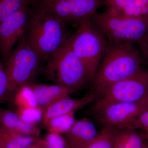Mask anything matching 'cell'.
Instances as JSON below:
<instances>
[{"label":"cell","mask_w":148,"mask_h":148,"mask_svg":"<svg viewBox=\"0 0 148 148\" xmlns=\"http://www.w3.org/2000/svg\"><path fill=\"white\" fill-rule=\"evenodd\" d=\"M97 99L92 92L87 93L79 99L71 98L70 96L62 98L44 110L42 120L45 126L48 122L56 117L73 112L82 108L90 103L95 102Z\"/></svg>","instance_id":"8fae6325"},{"label":"cell","mask_w":148,"mask_h":148,"mask_svg":"<svg viewBox=\"0 0 148 148\" xmlns=\"http://www.w3.org/2000/svg\"><path fill=\"white\" fill-rule=\"evenodd\" d=\"M70 35L60 19L37 7L31 12L24 36L42 62H47Z\"/></svg>","instance_id":"7a4b0ae2"},{"label":"cell","mask_w":148,"mask_h":148,"mask_svg":"<svg viewBox=\"0 0 148 148\" xmlns=\"http://www.w3.org/2000/svg\"><path fill=\"white\" fill-rule=\"evenodd\" d=\"M0 148H2V147L1 146V145H0Z\"/></svg>","instance_id":"4dcf8cb0"},{"label":"cell","mask_w":148,"mask_h":148,"mask_svg":"<svg viewBox=\"0 0 148 148\" xmlns=\"http://www.w3.org/2000/svg\"><path fill=\"white\" fill-rule=\"evenodd\" d=\"M71 39L73 50L85 67L92 84L106 52L108 40L91 18L77 28Z\"/></svg>","instance_id":"5b68a950"},{"label":"cell","mask_w":148,"mask_h":148,"mask_svg":"<svg viewBox=\"0 0 148 148\" xmlns=\"http://www.w3.org/2000/svg\"><path fill=\"white\" fill-rule=\"evenodd\" d=\"M28 148H42L40 147H39L38 146H31V147H29Z\"/></svg>","instance_id":"f1b7e54d"},{"label":"cell","mask_w":148,"mask_h":148,"mask_svg":"<svg viewBox=\"0 0 148 148\" xmlns=\"http://www.w3.org/2000/svg\"><path fill=\"white\" fill-rule=\"evenodd\" d=\"M103 4L102 0H39L36 5L66 26L77 28L91 18Z\"/></svg>","instance_id":"ba28073f"},{"label":"cell","mask_w":148,"mask_h":148,"mask_svg":"<svg viewBox=\"0 0 148 148\" xmlns=\"http://www.w3.org/2000/svg\"><path fill=\"white\" fill-rule=\"evenodd\" d=\"M102 1H104V0H102Z\"/></svg>","instance_id":"d6a6232c"},{"label":"cell","mask_w":148,"mask_h":148,"mask_svg":"<svg viewBox=\"0 0 148 148\" xmlns=\"http://www.w3.org/2000/svg\"><path fill=\"white\" fill-rule=\"evenodd\" d=\"M148 95V71L142 69L110 86L101 98L94 102L91 109L96 112L111 104L136 102Z\"/></svg>","instance_id":"52a82bcc"},{"label":"cell","mask_w":148,"mask_h":148,"mask_svg":"<svg viewBox=\"0 0 148 148\" xmlns=\"http://www.w3.org/2000/svg\"><path fill=\"white\" fill-rule=\"evenodd\" d=\"M28 1H29V0H28Z\"/></svg>","instance_id":"836d02e7"},{"label":"cell","mask_w":148,"mask_h":148,"mask_svg":"<svg viewBox=\"0 0 148 148\" xmlns=\"http://www.w3.org/2000/svg\"><path fill=\"white\" fill-rule=\"evenodd\" d=\"M148 106V95L140 101L115 103L96 112L98 121L116 129L129 128Z\"/></svg>","instance_id":"9c48e42d"},{"label":"cell","mask_w":148,"mask_h":148,"mask_svg":"<svg viewBox=\"0 0 148 148\" xmlns=\"http://www.w3.org/2000/svg\"><path fill=\"white\" fill-rule=\"evenodd\" d=\"M34 142V137L14 134L3 126L0 128V145L2 148H28Z\"/></svg>","instance_id":"2e32d148"},{"label":"cell","mask_w":148,"mask_h":148,"mask_svg":"<svg viewBox=\"0 0 148 148\" xmlns=\"http://www.w3.org/2000/svg\"><path fill=\"white\" fill-rule=\"evenodd\" d=\"M128 128L135 130L141 129L145 132H148V106Z\"/></svg>","instance_id":"484cf974"},{"label":"cell","mask_w":148,"mask_h":148,"mask_svg":"<svg viewBox=\"0 0 148 148\" xmlns=\"http://www.w3.org/2000/svg\"><path fill=\"white\" fill-rule=\"evenodd\" d=\"M110 13L124 17L148 19V0H133L120 11Z\"/></svg>","instance_id":"ac0fdd59"},{"label":"cell","mask_w":148,"mask_h":148,"mask_svg":"<svg viewBox=\"0 0 148 148\" xmlns=\"http://www.w3.org/2000/svg\"><path fill=\"white\" fill-rule=\"evenodd\" d=\"M147 132V133H148V132Z\"/></svg>","instance_id":"1f68e13d"},{"label":"cell","mask_w":148,"mask_h":148,"mask_svg":"<svg viewBox=\"0 0 148 148\" xmlns=\"http://www.w3.org/2000/svg\"><path fill=\"white\" fill-rule=\"evenodd\" d=\"M139 45L143 59L144 58L148 62V32Z\"/></svg>","instance_id":"4316f807"},{"label":"cell","mask_w":148,"mask_h":148,"mask_svg":"<svg viewBox=\"0 0 148 148\" xmlns=\"http://www.w3.org/2000/svg\"></svg>","instance_id":"e575fe53"},{"label":"cell","mask_w":148,"mask_h":148,"mask_svg":"<svg viewBox=\"0 0 148 148\" xmlns=\"http://www.w3.org/2000/svg\"><path fill=\"white\" fill-rule=\"evenodd\" d=\"M14 95L9 86L4 66L0 63V101H12Z\"/></svg>","instance_id":"cb8c5ba5"},{"label":"cell","mask_w":148,"mask_h":148,"mask_svg":"<svg viewBox=\"0 0 148 148\" xmlns=\"http://www.w3.org/2000/svg\"><path fill=\"white\" fill-rule=\"evenodd\" d=\"M31 13L27 4L0 24V57L4 61L25 35Z\"/></svg>","instance_id":"30bf717a"},{"label":"cell","mask_w":148,"mask_h":148,"mask_svg":"<svg viewBox=\"0 0 148 148\" xmlns=\"http://www.w3.org/2000/svg\"><path fill=\"white\" fill-rule=\"evenodd\" d=\"M142 62L140 51L134 45L108 42L92 81L91 92L98 100L112 85L142 70Z\"/></svg>","instance_id":"6da1fadb"},{"label":"cell","mask_w":148,"mask_h":148,"mask_svg":"<svg viewBox=\"0 0 148 148\" xmlns=\"http://www.w3.org/2000/svg\"><path fill=\"white\" fill-rule=\"evenodd\" d=\"M12 102L17 108L38 107L34 93L29 85L23 86L16 91Z\"/></svg>","instance_id":"d6986e66"},{"label":"cell","mask_w":148,"mask_h":148,"mask_svg":"<svg viewBox=\"0 0 148 148\" xmlns=\"http://www.w3.org/2000/svg\"><path fill=\"white\" fill-rule=\"evenodd\" d=\"M66 134L69 148H84L92 143L99 133L94 123L85 117L76 120Z\"/></svg>","instance_id":"7c38bea8"},{"label":"cell","mask_w":148,"mask_h":148,"mask_svg":"<svg viewBox=\"0 0 148 148\" xmlns=\"http://www.w3.org/2000/svg\"><path fill=\"white\" fill-rule=\"evenodd\" d=\"M144 136H145V138L146 140H147V142L148 143V133L147 132H145L144 134Z\"/></svg>","instance_id":"83f0119b"},{"label":"cell","mask_w":148,"mask_h":148,"mask_svg":"<svg viewBox=\"0 0 148 148\" xmlns=\"http://www.w3.org/2000/svg\"><path fill=\"white\" fill-rule=\"evenodd\" d=\"M108 42L116 44H139L148 32V19L124 17L106 11L91 18Z\"/></svg>","instance_id":"277c9868"},{"label":"cell","mask_w":148,"mask_h":148,"mask_svg":"<svg viewBox=\"0 0 148 148\" xmlns=\"http://www.w3.org/2000/svg\"><path fill=\"white\" fill-rule=\"evenodd\" d=\"M16 114L19 118L26 123L37 125L42 121L44 111L39 107L37 108H17Z\"/></svg>","instance_id":"7402d4cb"},{"label":"cell","mask_w":148,"mask_h":148,"mask_svg":"<svg viewBox=\"0 0 148 148\" xmlns=\"http://www.w3.org/2000/svg\"><path fill=\"white\" fill-rule=\"evenodd\" d=\"M0 114L3 127L10 132L17 135L34 137L39 133L37 125L24 122L15 112L0 108Z\"/></svg>","instance_id":"5bb4252c"},{"label":"cell","mask_w":148,"mask_h":148,"mask_svg":"<svg viewBox=\"0 0 148 148\" xmlns=\"http://www.w3.org/2000/svg\"><path fill=\"white\" fill-rule=\"evenodd\" d=\"M76 121L75 112H73L54 118L48 122L45 126L49 132L66 134L71 129Z\"/></svg>","instance_id":"e0dca14e"},{"label":"cell","mask_w":148,"mask_h":148,"mask_svg":"<svg viewBox=\"0 0 148 148\" xmlns=\"http://www.w3.org/2000/svg\"><path fill=\"white\" fill-rule=\"evenodd\" d=\"M116 129L106 125L95 140L84 148H113Z\"/></svg>","instance_id":"ffe728a7"},{"label":"cell","mask_w":148,"mask_h":148,"mask_svg":"<svg viewBox=\"0 0 148 148\" xmlns=\"http://www.w3.org/2000/svg\"><path fill=\"white\" fill-rule=\"evenodd\" d=\"M2 127V123L1 117V114H0V128Z\"/></svg>","instance_id":"f546056e"},{"label":"cell","mask_w":148,"mask_h":148,"mask_svg":"<svg viewBox=\"0 0 148 148\" xmlns=\"http://www.w3.org/2000/svg\"><path fill=\"white\" fill-rule=\"evenodd\" d=\"M133 0H104L103 5L107 11L112 13L119 12L129 5Z\"/></svg>","instance_id":"d4e9b609"},{"label":"cell","mask_w":148,"mask_h":148,"mask_svg":"<svg viewBox=\"0 0 148 148\" xmlns=\"http://www.w3.org/2000/svg\"><path fill=\"white\" fill-rule=\"evenodd\" d=\"M28 0H0V24L28 4Z\"/></svg>","instance_id":"44dd1931"},{"label":"cell","mask_w":148,"mask_h":148,"mask_svg":"<svg viewBox=\"0 0 148 148\" xmlns=\"http://www.w3.org/2000/svg\"><path fill=\"white\" fill-rule=\"evenodd\" d=\"M38 146L42 148H69L68 143L60 134L52 132H49Z\"/></svg>","instance_id":"603a6c76"},{"label":"cell","mask_w":148,"mask_h":148,"mask_svg":"<svg viewBox=\"0 0 148 148\" xmlns=\"http://www.w3.org/2000/svg\"><path fill=\"white\" fill-rule=\"evenodd\" d=\"M42 62L24 36L3 66L12 92L15 94L21 86L35 83Z\"/></svg>","instance_id":"8992f818"},{"label":"cell","mask_w":148,"mask_h":148,"mask_svg":"<svg viewBox=\"0 0 148 148\" xmlns=\"http://www.w3.org/2000/svg\"><path fill=\"white\" fill-rule=\"evenodd\" d=\"M28 85L34 93L38 106L43 111L56 101L75 92L67 88L57 84L33 83Z\"/></svg>","instance_id":"4fadbf2b"},{"label":"cell","mask_w":148,"mask_h":148,"mask_svg":"<svg viewBox=\"0 0 148 148\" xmlns=\"http://www.w3.org/2000/svg\"><path fill=\"white\" fill-rule=\"evenodd\" d=\"M71 40V35L51 56L45 72L47 78L55 84L75 92L91 82L85 67L73 50Z\"/></svg>","instance_id":"3957f363"},{"label":"cell","mask_w":148,"mask_h":148,"mask_svg":"<svg viewBox=\"0 0 148 148\" xmlns=\"http://www.w3.org/2000/svg\"><path fill=\"white\" fill-rule=\"evenodd\" d=\"M148 148V143L144 134L130 128L116 130L113 148Z\"/></svg>","instance_id":"9a60e30c"}]
</instances>
